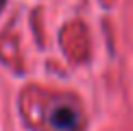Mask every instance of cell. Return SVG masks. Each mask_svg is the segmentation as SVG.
Wrapping results in <instances>:
<instances>
[{"label":"cell","mask_w":133,"mask_h":131,"mask_svg":"<svg viewBox=\"0 0 133 131\" xmlns=\"http://www.w3.org/2000/svg\"><path fill=\"white\" fill-rule=\"evenodd\" d=\"M50 125L57 131H74L79 125V116H76L74 107L70 105H57L50 112Z\"/></svg>","instance_id":"cell-1"},{"label":"cell","mask_w":133,"mask_h":131,"mask_svg":"<svg viewBox=\"0 0 133 131\" xmlns=\"http://www.w3.org/2000/svg\"><path fill=\"white\" fill-rule=\"evenodd\" d=\"M2 2H4V0H0V7H2Z\"/></svg>","instance_id":"cell-2"}]
</instances>
